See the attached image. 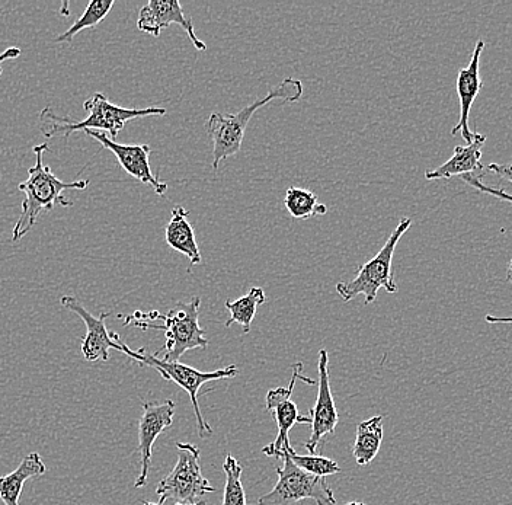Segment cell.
Here are the masks:
<instances>
[{
    "label": "cell",
    "mask_w": 512,
    "mask_h": 505,
    "mask_svg": "<svg viewBox=\"0 0 512 505\" xmlns=\"http://www.w3.org/2000/svg\"><path fill=\"white\" fill-rule=\"evenodd\" d=\"M176 450L179 455L175 468L156 488V494L159 495L158 504L165 503L169 498L178 501L179 504H200L204 495L216 491L201 472L200 449L191 443H178Z\"/></svg>",
    "instance_id": "obj_6"
},
{
    "label": "cell",
    "mask_w": 512,
    "mask_h": 505,
    "mask_svg": "<svg viewBox=\"0 0 512 505\" xmlns=\"http://www.w3.org/2000/svg\"><path fill=\"white\" fill-rule=\"evenodd\" d=\"M175 402L171 399L155 404L146 402L143 405V414L139 421V452L140 475L134 488L140 489L147 484L150 463H152L153 444L156 439L174 423Z\"/></svg>",
    "instance_id": "obj_11"
},
{
    "label": "cell",
    "mask_w": 512,
    "mask_h": 505,
    "mask_svg": "<svg viewBox=\"0 0 512 505\" xmlns=\"http://www.w3.org/2000/svg\"><path fill=\"white\" fill-rule=\"evenodd\" d=\"M485 321L492 325H512V316L486 315Z\"/></svg>",
    "instance_id": "obj_28"
},
{
    "label": "cell",
    "mask_w": 512,
    "mask_h": 505,
    "mask_svg": "<svg viewBox=\"0 0 512 505\" xmlns=\"http://www.w3.org/2000/svg\"><path fill=\"white\" fill-rule=\"evenodd\" d=\"M286 453L297 468L302 469V471L306 473H310V475L326 478V476L341 473V466H339L335 460L329 459V457L302 456L296 453L293 446H287Z\"/></svg>",
    "instance_id": "obj_24"
},
{
    "label": "cell",
    "mask_w": 512,
    "mask_h": 505,
    "mask_svg": "<svg viewBox=\"0 0 512 505\" xmlns=\"http://www.w3.org/2000/svg\"><path fill=\"white\" fill-rule=\"evenodd\" d=\"M318 372V398H316L315 407L310 409L312 434L304 443V447L312 455H315L320 441L335 433L336 425L339 423V415L331 391V380H329V354L325 348L319 351Z\"/></svg>",
    "instance_id": "obj_12"
},
{
    "label": "cell",
    "mask_w": 512,
    "mask_h": 505,
    "mask_svg": "<svg viewBox=\"0 0 512 505\" xmlns=\"http://www.w3.org/2000/svg\"><path fill=\"white\" fill-rule=\"evenodd\" d=\"M483 50H485V43L482 40L478 41L475 50H473L472 59H470L469 66L463 67L459 70L457 76V95L460 101V118L459 123L451 130V134L456 136L457 133H462L464 142L469 145L473 140V131L469 127L470 111H472L473 104L478 98L480 89H482V81L479 75V62L482 57Z\"/></svg>",
    "instance_id": "obj_15"
},
{
    "label": "cell",
    "mask_w": 512,
    "mask_h": 505,
    "mask_svg": "<svg viewBox=\"0 0 512 505\" xmlns=\"http://www.w3.org/2000/svg\"><path fill=\"white\" fill-rule=\"evenodd\" d=\"M277 475V485L259 498L258 505H291L303 500H312L318 505H338L326 478L310 475L297 468L286 450L283 466L277 468Z\"/></svg>",
    "instance_id": "obj_7"
},
{
    "label": "cell",
    "mask_w": 512,
    "mask_h": 505,
    "mask_svg": "<svg viewBox=\"0 0 512 505\" xmlns=\"http://www.w3.org/2000/svg\"><path fill=\"white\" fill-rule=\"evenodd\" d=\"M60 303L67 310H72L76 315H79V318L85 322L86 335L83 338L82 345H80V353H82L83 359L89 361V363L108 361L110 360V350H117L139 363V351L131 350L127 344L120 340V335L108 331L105 321L111 315L110 312H102L96 318L89 310L83 308L82 303L73 296H63Z\"/></svg>",
    "instance_id": "obj_9"
},
{
    "label": "cell",
    "mask_w": 512,
    "mask_h": 505,
    "mask_svg": "<svg viewBox=\"0 0 512 505\" xmlns=\"http://www.w3.org/2000/svg\"><path fill=\"white\" fill-rule=\"evenodd\" d=\"M411 226L412 220L409 217L400 219L399 225L390 233L376 257L366 264L358 265L357 276L352 280L336 284V292L345 303L351 302L357 296H364V305H370L377 299L380 289L387 293L398 292V284L393 277V255L400 239Z\"/></svg>",
    "instance_id": "obj_5"
},
{
    "label": "cell",
    "mask_w": 512,
    "mask_h": 505,
    "mask_svg": "<svg viewBox=\"0 0 512 505\" xmlns=\"http://www.w3.org/2000/svg\"><path fill=\"white\" fill-rule=\"evenodd\" d=\"M488 171L494 172L504 180L512 182V163H489Z\"/></svg>",
    "instance_id": "obj_26"
},
{
    "label": "cell",
    "mask_w": 512,
    "mask_h": 505,
    "mask_svg": "<svg viewBox=\"0 0 512 505\" xmlns=\"http://www.w3.org/2000/svg\"><path fill=\"white\" fill-rule=\"evenodd\" d=\"M462 178L470 187L475 188V190L480 191V193L489 194V196L498 198V200L507 201V203L512 204L511 194L505 193L501 188L489 187V185L483 184V182L480 181V177H476V175H463Z\"/></svg>",
    "instance_id": "obj_25"
},
{
    "label": "cell",
    "mask_w": 512,
    "mask_h": 505,
    "mask_svg": "<svg viewBox=\"0 0 512 505\" xmlns=\"http://www.w3.org/2000/svg\"><path fill=\"white\" fill-rule=\"evenodd\" d=\"M50 150L48 143L34 147L35 165L28 171V180L18 185V190L24 193L21 214L12 229V241L18 242L24 238L41 213L51 212L56 206L72 207V201L62 196L64 190H85L89 180L64 182L51 172L50 166L44 163V153Z\"/></svg>",
    "instance_id": "obj_2"
},
{
    "label": "cell",
    "mask_w": 512,
    "mask_h": 505,
    "mask_svg": "<svg viewBox=\"0 0 512 505\" xmlns=\"http://www.w3.org/2000/svg\"><path fill=\"white\" fill-rule=\"evenodd\" d=\"M19 56H21V50H19L18 47H9L8 50H5L2 54H0V76H2L3 73L2 63L9 62V60L18 59Z\"/></svg>",
    "instance_id": "obj_27"
},
{
    "label": "cell",
    "mask_w": 512,
    "mask_h": 505,
    "mask_svg": "<svg viewBox=\"0 0 512 505\" xmlns=\"http://www.w3.org/2000/svg\"><path fill=\"white\" fill-rule=\"evenodd\" d=\"M383 420L382 415H377L357 425L352 455L358 466L370 465L379 453L383 441Z\"/></svg>",
    "instance_id": "obj_19"
},
{
    "label": "cell",
    "mask_w": 512,
    "mask_h": 505,
    "mask_svg": "<svg viewBox=\"0 0 512 505\" xmlns=\"http://www.w3.org/2000/svg\"><path fill=\"white\" fill-rule=\"evenodd\" d=\"M284 207L296 220H307L328 213V207L320 204L318 196L306 188L290 187L284 197Z\"/></svg>",
    "instance_id": "obj_21"
},
{
    "label": "cell",
    "mask_w": 512,
    "mask_h": 505,
    "mask_svg": "<svg viewBox=\"0 0 512 505\" xmlns=\"http://www.w3.org/2000/svg\"><path fill=\"white\" fill-rule=\"evenodd\" d=\"M507 280L510 281V283H512V258L510 264H508Z\"/></svg>",
    "instance_id": "obj_29"
},
{
    "label": "cell",
    "mask_w": 512,
    "mask_h": 505,
    "mask_svg": "<svg viewBox=\"0 0 512 505\" xmlns=\"http://www.w3.org/2000/svg\"><path fill=\"white\" fill-rule=\"evenodd\" d=\"M303 97V83L299 79L286 78L277 88L268 92L264 98H258L252 104L246 105L245 108L236 114L213 113L208 117L206 130L213 143V169L217 171L220 163L230 156L238 155L240 147H242L243 139H245L246 129H248L249 121L252 115L265 107L275 99L286 102V104H294L299 102Z\"/></svg>",
    "instance_id": "obj_4"
},
{
    "label": "cell",
    "mask_w": 512,
    "mask_h": 505,
    "mask_svg": "<svg viewBox=\"0 0 512 505\" xmlns=\"http://www.w3.org/2000/svg\"><path fill=\"white\" fill-rule=\"evenodd\" d=\"M143 505H163V504H158V503H149V501H144ZM175 505H188V504H179V503H176ZM195 505H206V503H204V501H201L200 504H195Z\"/></svg>",
    "instance_id": "obj_30"
},
{
    "label": "cell",
    "mask_w": 512,
    "mask_h": 505,
    "mask_svg": "<svg viewBox=\"0 0 512 505\" xmlns=\"http://www.w3.org/2000/svg\"><path fill=\"white\" fill-rule=\"evenodd\" d=\"M112 6H114V0H94V2L89 3L82 17L66 33L60 34L54 41L60 44L72 43L76 35L82 33L83 30L96 27L102 19L107 18Z\"/></svg>",
    "instance_id": "obj_22"
},
{
    "label": "cell",
    "mask_w": 512,
    "mask_h": 505,
    "mask_svg": "<svg viewBox=\"0 0 512 505\" xmlns=\"http://www.w3.org/2000/svg\"><path fill=\"white\" fill-rule=\"evenodd\" d=\"M200 297L195 296L190 303L179 302L174 309L162 315L158 310L121 316L124 325L133 324L142 329H158L165 332L166 343L156 351L155 356L176 363L187 351L207 348L206 331L200 325Z\"/></svg>",
    "instance_id": "obj_1"
},
{
    "label": "cell",
    "mask_w": 512,
    "mask_h": 505,
    "mask_svg": "<svg viewBox=\"0 0 512 505\" xmlns=\"http://www.w3.org/2000/svg\"><path fill=\"white\" fill-rule=\"evenodd\" d=\"M224 475H226V487L222 505H246L245 489L242 485V466L236 457L227 455L223 463Z\"/></svg>",
    "instance_id": "obj_23"
},
{
    "label": "cell",
    "mask_w": 512,
    "mask_h": 505,
    "mask_svg": "<svg viewBox=\"0 0 512 505\" xmlns=\"http://www.w3.org/2000/svg\"><path fill=\"white\" fill-rule=\"evenodd\" d=\"M86 134L92 139L96 140L102 147L110 150L112 155L117 158L121 168L127 172L131 177L136 178L137 181L143 184L150 185L158 196H165L168 191V184L160 181L158 177L152 172L150 168V153L152 149L147 145H121L115 142L111 137L99 131L86 130Z\"/></svg>",
    "instance_id": "obj_13"
},
{
    "label": "cell",
    "mask_w": 512,
    "mask_h": 505,
    "mask_svg": "<svg viewBox=\"0 0 512 505\" xmlns=\"http://www.w3.org/2000/svg\"><path fill=\"white\" fill-rule=\"evenodd\" d=\"M188 216L190 212L184 207H174L171 220L165 228V239L166 244L179 254L185 255L190 260L191 267H195L203 262V257Z\"/></svg>",
    "instance_id": "obj_17"
},
{
    "label": "cell",
    "mask_w": 512,
    "mask_h": 505,
    "mask_svg": "<svg viewBox=\"0 0 512 505\" xmlns=\"http://www.w3.org/2000/svg\"><path fill=\"white\" fill-rule=\"evenodd\" d=\"M297 380H302V382L309 383V385H315L316 383L315 380L303 375V364L296 363L293 366V376H291L287 388L272 389L267 393V411L271 412L278 427L277 439L272 441L270 446L262 449L264 455L268 457L283 459L284 450L287 446H291L290 436H288L291 428L296 424H312L310 418L299 414L297 405L291 399Z\"/></svg>",
    "instance_id": "obj_10"
},
{
    "label": "cell",
    "mask_w": 512,
    "mask_h": 505,
    "mask_svg": "<svg viewBox=\"0 0 512 505\" xmlns=\"http://www.w3.org/2000/svg\"><path fill=\"white\" fill-rule=\"evenodd\" d=\"M172 24L179 25L187 33L195 49L206 51V43L195 34L192 19L185 15L178 0H150L140 9L139 19H137V28L142 33L153 35V37H159L162 30L171 27Z\"/></svg>",
    "instance_id": "obj_14"
},
{
    "label": "cell",
    "mask_w": 512,
    "mask_h": 505,
    "mask_svg": "<svg viewBox=\"0 0 512 505\" xmlns=\"http://www.w3.org/2000/svg\"><path fill=\"white\" fill-rule=\"evenodd\" d=\"M345 505H367L364 503H360V501H351V503L345 504Z\"/></svg>",
    "instance_id": "obj_31"
},
{
    "label": "cell",
    "mask_w": 512,
    "mask_h": 505,
    "mask_svg": "<svg viewBox=\"0 0 512 505\" xmlns=\"http://www.w3.org/2000/svg\"><path fill=\"white\" fill-rule=\"evenodd\" d=\"M83 108L88 111V117L82 121H73L69 117H60L54 113L53 108L46 107L40 113L38 126L46 139L63 136L64 140L69 139L70 134L76 131H107L111 139H117L120 131L126 127L128 121L143 117H162L166 114L165 108H144V110H128L120 105L112 104L110 99L101 92H96L88 101H85Z\"/></svg>",
    "instance_id": "obj_3"
},
{
    "label": "cell",
    "mask_w": 512,
    "mask_h": 505,
    "mask_svg": "<svg viewBox=\"0 0 512 505\" xmlns=\"http://www.w3.org/2000/svg\"><path fill=\"white\" fill-rule=\"evenodd\" d=\"M486 136L482 133L473 134L472 143L467 146L454 147L453 158L448 159L446 163L425 172V178L428 181L450 180L453 177H463V175H475L482 171V147L485 146Z\"/></svg>",
    "instance_id": "obj_16"
},
{
    "label": "cell",
    "mask_w": 512,
    "mask_h": 505,
    "mask_svg": "<svg viewBox=\"0 0 512 505\" xmlns=\"http://www.w3.org/2000/svg\"><path fill=\"white\" fill-rule=\"evenodd\" d=\"M140 353V366L153 367L158 370L160 376L169 382H174L179 388L184 389L185 392L190 395L192 408L195 412V420H197L198 436L201 439L213 434V428L206 423V420L201 414L200 405H198V391L201 386L206 385L207 382H213V380L220 379H232L239 373L238 367L235 364L224 367V369L214 370V372H200V370L194 369V367L185 366V364L169 363L156 357L155 354L147 353L146 348H140L137 350Z\"/></svg>",
    "instance_id": "obj_8"
},
{
    "label": "cell",
    "mask_w": 512,
    "mask_h": 505,
    "mask_svg": "<svg viewBox=\"0 0 512 505\" xmlns=\"http://www.w3.org/2000/svg\"><path fill=\"white\" fill-rule=\"evenodd\" d=\"M46 472V463L38 453L25 456L14 472L0 476V501L5 505H19L25 482L40 478Z\"/></svg>",
    "instance_id": "obj_18"
},
{
    "label": "cell",
    "mask_w": 512,
    "mask_h": 505,
    "mask_svg": "<svg viewBox=\"0 0 512 505\" xmlns=\"http://www.w3.org/2000/svg\"><path fill=\"white\" fill-rule=\"evenodd\" d=\"M265 302H267V296H265L264 289H261V287H252L248 294L239 297V299L227 300L226 308L230 312V319L224 326L230 328V325L239 324L242 326L243 334H248L251 331L256 310Z\"/></svg>",
    "instance_id": "obj_20"
}]
</instances>
